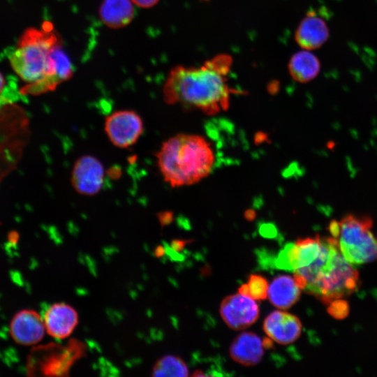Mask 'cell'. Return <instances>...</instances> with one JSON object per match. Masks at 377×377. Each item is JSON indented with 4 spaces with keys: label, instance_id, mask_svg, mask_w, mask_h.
I'll use <instances>...</instances> for the list:
<instances>
[{
    "label": "cell",
    "instance_id": "obj_18",
    "mask_svg": "<svg viewBox=\"0 0 377 377\" xmlns=\"http://www.w3.org/2000/svg\"><path fill=\"white\" fill-rule=\"evenodd\" d=\"M188 369L180 357L172 355L163 356L153 366V376H187Z\"/></svg>",
    "mask_w": 377,
    "mask_h": 377
},
{
    "label": "cell",
    "instance_id": "obj_24",
    "mask_svg": "<svg viewBox=\"0 0 377 377\" xmlns=\"http://www.w3.org/2000/svg\"><path fill=\"white\" fill-rule=\"evenodd\" d=\"M165 253V249L163 246H158L156 249H155V255L157 256V257H161Z\"/></svg>",
    "mask_w": 377,
    "mask_h": 377
},
{
    "label": "cell",
    "instance_id": "obj_6",
    "mask_svg": "<svg viewBox=\"0 0 377 377\" xmlns=\"http://www.w3.org/2000/svg\"><path fill=\"white\" fill-rule=\"evenodd\" d=\"M87 346L77 339L65 344L50 343L34 348L27 360L29 375L67 376L71 367L86 354Z\"/></svg>",
    "mask_w": 377,
    "mask_h": 377
},
{
    "label": "cell",
    "instance_id": "obj_5",
    "mask_svg": "<svg viewBox=\"0 0 377 377\" xmlns=\"http://www.w3.org/2000/svg\"><path fill=\"white\" fill-rule=\"evenodd\" d=\"M370 217L349 214L332 221L329 230L344 258L353 265L377 259V235Z\"/></svg>",
    "mask_w": 377,
    "mask_h": 377
},
{
    "label": "cell",
    "instance_id": "obj_7",
    "mask_svg": "<svg viewBox=\"0 0 377 377\" xmlns=\"http://www.w3.org/2000/svg\"><path fill=\"white\" fill-rule=\"evenodd\" d=\"M104 130L113 145L119 148H128L135 145L142 135L144 124L136 112L117 110L105 118Z\"/></svg>",
    "mask_w": 377,
    "mask_h": 377
},
{
    "label": "cell",
    "instance_id": "obj_10",
    "mask_svg": "<svg viewBox=\"0 0 377 377\" xmlns=\"http://www.w3.org/2000/svg\"><path fill=\"white\" fill-rule=\"evenodd\" d=\"M45 331L43 317L34 310L24 309L19 311L10 323V334L13 339L24 346L39 343Z\"/></svg>",
    "mask_w": 377,
    "mask_h": 377
},
{
    "label": "cell",
    "instance_id": "obj_4",
    "mask_svg": "<svg viewBox=\"0 0 377 377\" xmlns=\"http://www.w3.org/2000/svg\"><path fill=\"white\" fill-rule=\"evenodd\" d=\"M155 156L164 181L172 188L200 182L209 175L215 162L209 142L193 134L170 138Z\"/></svg>",
    "mask_w": 377,
    "mask_h": 377
},
{
    "label": "cell",
    "instance_id": "obj_3",
    "mask_svg": "<svg viewBox=\"0 0 377 377\" xmlns=\"http://www.w3.org/2000/svg\"><path fill=\"white\" fill-rule=\"evenodd\" d=\"M300 288L325 304L342 298L357 288L358 272L341 253L336 240L325 237L318 256L309 265L294 271Z\"/></svg>",
    "mask_w": 377,
    "mask_h": 377
},
{
    "label": "cell",
    "instance_id": "obj_17",
    "mask_svg": "<svg viewBox=\"0 0 377 377\" xmlns=\"http://www.w3.org/2000/svg\"><path fill=\"white\" fill-rule=\"evenodd\" d=\"M288 68L290 76L295 81L306 83L318 75L320 71V62L310 50L303 49L291 57Z\"/></svg>",
    "mask_w": 377,
    "mask_h": 377
},
{
    "label": "cell",
    "instance_id": "obj_19",
    "mask_svg": "<svg viewBox=\"0 0 377 377\" xmlns=\"http://www.w3.org/2000/svg\"><path fill=\"white\" fill-rule=\"evenodd\" d=\"M268 288V282L263 276L251 274L248 283L239 288V293L253 300H264L267 297Z\"/></svg>",
    "mask_w": 377,
    "mask_h": 377
},
{
    "label": "cell",
    "instance_id": "obj_1",
    "mask_svg": "<svg viewBox=\"0 0 377 377\" xmlns=\"http://www.w3.org/2000/svg\"><path fill=\"white\" fill-rule=\"evenodd\" d=\"M232 63L230 55L221 54L198 67H174L163 86L165 102L209 115L226 110L231 94L237 92L228 83Z\"/></svg>",
    "mask_w": 377,
    "mask_h": 377
},
{
    "label": "cell",
    "instance_id": "obj_15",
    "mask_svg": "<svg viewBox=\"0 0 377 377\" xmlns=\"http://www.w3.org/2000/svg\"><path fill=\"white\" fill-rule=\"evenodd\" d=\"M98 13L104 24L119 29L130 24L135 10L131 0H103Z\"/></svg>",
    "mask_w": 377,
    "mask_h": 377
},
{
    "label": "cell",
    "instance_id": "obj_2",
    "mask_svg": "<svg viewBox=\"0 0 377 377\" xmlns=\"http://www.w3.org/2000/svg\"><path fill=\"white\" fill-rule=\"evenodd\" d=\"M61 43L49 22L40 28L30 27L24 31L9 57L13 71L28 83L22 93L38 95L53 91L71 78L70 64L57 49Z\"/></svg>",
    "mask_w": 377,
    "mask_h": 377
},
{
    "label": "cell",
    "instance_id": "obj_12",
    "mask_svg": "<svg viewBox=\"0 0 377 377\" xmlns=\"http://www.w3.org/2000/svg\"><path fill=\"white\" fill-rule=\"evenodd\" d=\"M263 330L276 343L289 344L300 337L302 324L299 318L291 313L274 311L265 318Z\"/></svg>",
    "mask_w": 377,
    "mask_h": 377
},
{
    "label": "cell",
    "instance_id": "obj_8",
    "mask_svg": "<svg viewBox=\"0 0 377 377\" xmlns=\"http://www.w3.org/2000/svg\"><path fill=\"white\" fill-rule=\"evenodd\" d=\"M104 177L102 163L93 156L84 155L76 160L71 172V182L77 193L91 196L101 190Z\"/></svg>",
    "mask_w": 377,
    "mask_h": 377
},
{
    "label": "cell",
    "instance_id": "obj_9",
    "mask_svg": "<svg viewBox=\"0 0 377 377\" xmlns=\"http://www.w3.org/2000/svg\"><path fill=\"white\" fill-rule=\"evenodd\" d=\"M220 313L228 327L239 330L250 326L257 320L259 308L253 298L239 293L223 300Z\"/></svg>",
    "mask_w": 377,
    "mask_h": 377
},
{
    "label": "cell",
    "instance_id": "obj_23",
    "mask_svg": "<svg viewBox=\"0 0 377 377\" xmlns=\"http://www.w3.org/2000/svg\"><path fill=\"white\" fill-rule=\"evenodd\" d=\"M6 80L3 75L0 72V98L3 96V92L5 90Z\"/></svg>",
    "mask_w": 377,
    "mask_h": 377
},
{
    "label": "cell",
    "instance_id": "obj_21",
    "mask_svg": "<svg viewBox=\"0 0 377 377\" xmlns=\"http://www.w3.org/2000/svg\"><path fill=\"white\" fill-rule=\"evenodd\" d=\"M159 0H131V1L140 8H149L155 6Z\"/></svg>",
    "mask_w": 377,
    "mask_h": 377
},
{
    "label": "cell",
    "instance_id": "obj_11",
    "mask_svg": "<svg viewBox=\"0 0 377 377\" xmlns=\"http://www.w3.org/2000/svg\"><path fill=\"white\" fill-rule=\"evenodd\" d=\"M43 318L46 332L59 340L71 336L79 322L77 311L64 302H58L50 306Z\"/></svg>",
    "mask_w": 377,
    "mask_h": 377
},
{
    "label": "cell",
    "instance_id": "obj_20",
    "mask_svg": "<svg viewBox=\"0 0 377 377\" xmlns=\"http://www.w3.org/2000/svg\"><path fill=\"white\" fill-rule=\"evenodd\" d=\"M327 311L333 317L341 319L348 315L349 306L346 301L340 298L331 302Z\"/></svg>",
    "mask_w": 377,
    "mask_h": 377
},
{
    "label": "cell",
    "instance_id": "obj_14",
    "mask_svg": "<svg viewBox=\"0 0 377 377\" xmlns=\"http://www.w3.org/2000/svg\"><path fill=\"white\" fill-rule=\"evenodd\" d=\"M264 348L263 342L258 335L243 332L232 342L230 355L233 360L242 365L253 366L261 360Z\"/></svg>",
    "mask_w": 377,
    "mask_h": 377
},
{
    "label": "cell",
    "instance_id": "obj_13",
    "mask_svg": "<svg viewBox=\"0 0 377 377\" xmlns=\"http://www.w3.org/2000/svg\"><path fill=\"white\" fill-rule=\"evenodd\" d=\"M329 36L330 29L326 22L311 10L302 20L295 33L297 45L310 51L322 47Z\"/></svg>",
    "mask_w": 377,
    "mask_h": 377
},
{
    "label": "cell",
    "instance_id": "obj_16",
    "mask_svg": "<svg viewBox=\"0 0 377 377\" xmlns=\"http://www.w3.org/2000/svg\"><path fill=\"white\" fill-rule=\"evenodd\" d=\"M300 290L294 277L281 275L274 279L269 286L267 297L274 306L286 309L298 300Z\"/></svg>",
    "mask_w": 377,
    "mask_h": 377
},
{
    "label": "cell",
    "instance_id": "obj_22",
    "mask_svg": "<svg viewBox=\"0 0 377 377\" xmlns=\"http://www.w3.org/2000/svg\"><path fill=\"white\" fill-rule=\"evenodd\" d=\"M185 244L186 242L184 241L175 240L172 242L171 246L175 251H179L183 249Z\"/></svg>",
    "mask_w": 377,
    "mask_h": 377
}]
</instances>
